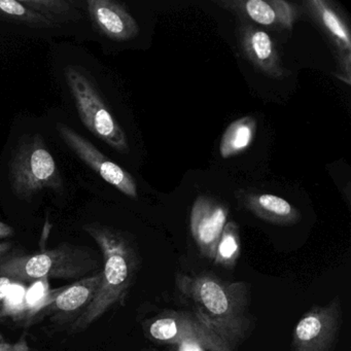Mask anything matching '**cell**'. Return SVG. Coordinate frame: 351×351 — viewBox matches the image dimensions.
Listing matches in <instances>:
<instances>
[{
  "instance_id": "obj_1",
  "label": "cell",
  "mask_w": 351,
  "mask_h": 351,
  "mask_svg": "<svg viewBox=\"0 0 351 351\" xmlns=\"http://www.w3.org/2000/svg\"><path fill=\"white\" fill-rule=\"evenodd\" d=\"M176 287L191 313L236 350L252 334L247 283L223 280L210 272L178 273Z\"/></svg>"
},
{
  "instance_id": "obj_2",
  "label": "cell",
  "mask_w": 351,
  "mask_h": 351,
  "mask_svg": "<svg viewBox=\"0 0 351 351\" xmlns=\"http://www.w3.org/2000/svg\"><path fill=\"white\" fill-rule=\"evenodd\" d=\"M83 229L101 252V281L90 305L71 324L75 334L89 328L116 306L124 305L141 264L136 246L124 232L100 223H87Z\"/></svg>"
},
{
  "instance_id": "obj_3",
  "label": "cell",
  "mask_w": 351,
  "mask_h": 351,
  "mask_svg": "<svg viewBox=\"0 0 351 351\" xmlns=\"http://www.w3.org/2000/svg\"><path fill=\"white\" fill-rule=\"evenodd\" d=\"M102 260L87 246L63 242L52 250L38 254L12 252L0 261V277L36 281L43 278L79 279L102 268Z\"/></svg>"
},
{
  "instance_id": "obj_4",
  "label": "cell",
  "mask_w": 351,
  "mask_h": 351,
  "mask_svg": "<svg viewBox=\"0 0 351 351\" xmlns=\"http://www.w3.org/2000/svg\"><path fill=\"white\" fill-rule=\"evenodd\" d=\"M9 169L13 192L22 200H30L46 189L62 190L58 164L40 135L21 139L12 156Z\"/></svg>"
},
{
  "instance_id": "obj_5",
  "label": "cell",
  "mask_w": 351,
  "mask_h": 351,
  "mask_svg": "<svg viewBox=\"0 0 351 351\" xmlns=\"http://www.w3.org/2000/svg\"><path fill=\"white\" fill-rule=\"evenodd\" d=\"M65 79L80 118L90 132L121 154L129 152L128 139L112 116L93 80L77 67L65 69Z\"/></svg>"
},
{
  "instance_id": "obj_6",
  "label": "cell",
  "mask_w": 351,
  "mask_h": 351,
  "mask_svg": "<svg viewBox=\"0 0 351 351\" xmlns=\"http://www.w3.org/2000/svg\"><path fill=\"white\" fill-rule=\"evenodd\" d=\"M143 328L145 336L158 343L188 342L206 351H237L191 312H164L145 322Z\"/></svg>"
},
{
  "instance_id": "obj_7",
  "label": "cell",
  "mask_w": 351,
  "mask_h": 351,
  "mask_svg": "<svg viewBox=\"0 0 351 351\" xmlns=\"http://www.w3.org/2000/svg\"><path fill=\"white\" fill-rule=\"evenodd\" d=\"M304 10L328 38L336 63L335 75L346 85L351 84V32L348 20L334 1L305 0Z\"/></svg>"
},
{
  "instance_id": "obj_8",
  "label": "cell",
  "mask_w": 351,
  "mask_h": 351,
  "mask_svg": "<svg viewBox=\"0 0 351 351\" xmlns=\"http://www.w3.org/2000/svg\"><path fill=\"white\" fill-rule=\"evenodd\" d=\"M342 324L338 297L324 306H313L306 312L293 332L291 351H332Z\"/></svg>"
},
{
  "instance_id": "obj_9",
  "label": "cell",
  "mask_w": 351,
  "mask_h": 351,
  "mask_svg": "<svg viewBox=\"0 0 351 351\" xmlns=\"http://www.w3.org/2000/svg\"><path fill=\"white\" fill-rule=\"evenodd\" d=\"M57 130L61 138L69 145V149L102 180L120 191L131 199H137V184L134 178L118 164L108 159L91 141L75 132L66 125H57Z\"/></svg>"
},
{
  "instance_id": "obj_10",
  "label": "cell",
  "mask_w": 351,
  "mask_h": 351,
  "mask_svg": "<svg viewBox=\"0 0 351 351\" xmlns=\"http://www.w3.org/2000/svg\"><path fill=\"white\" fill-rule=\"evenodd\" d=\"M219 7L243 21L272 30H291L301 15L295 3L285 0H217Z\"/></svg>"
},
{
  "instance_id": "obj_11",
  "label": "cell",
  "mask_w": 351,
  "mask_h": 351,
  "mask_svg": "<svg viewBox=\"0 0 351 351\" xmlns=\"http://www.w3.org/2000/svg\"><path fill=\"white\" fill-rule=\"evenodd\" d=\"M229 208L211 197L196 199L191 211L190 227L193 239L203 258L213 262L217 244L228 223Z\"/></svg>"
},
{
  "instance_id": "obj_12",
  "label": "cell",
  "mask_w": 351,
  "mask_h": 351,
  "mask_svg": "<svg viewBox=\"0 0 351 351\" xmlns=\"http://www.w3.org/2000/svg\"><path fill=\"white\" fill-rule=\"evenodd\" d=\"M238 46L246 60L260 73L272 79H283L289 71L283 67L276 45L262 28L242 21L236 32Z\"/></svg>"
},
{
  "instance_id": "obj_13",
  "label": "cell",
  "mask_w": 351,
  "mask_h": 351,
  "mask_svg": "<svg viewBox=\"0 0 351 351\" xmlns=\"http://www.w3.org/2000/svg\"><path fill=\"white\" fill-rule=\"evenodd\" d=\"M87 10L95 27L106 38L126 42L138 36V24L120 3L112 0H89Z\"/></svg>"
},
{
  "instance_id": "obj_14",
  "label": "cell",
  "mask_w": 351,
  "mask_h": 351,
  "mask_svg": "<svg viewBox=\"0 0 351 351\" xmlns=\"http://www.w3.org/2000/svg\"><path fill=\"white\" fill-rule=\"evenodd\" d=\"M101 281V270L61 287L52 303L44 310L58 318L77 319L95 297Z\"/></svg>"
},
{
  "instance_id": "obj_15",
  "label": "cell",
  "mask_w": 351,
  "mask_h": 351,
  "mask_svg": "<svg viewBox=\"0 0 351 351\" xmlns=\"http://www.w3.org/2000/svg\"><path fill=\"white\" fill-rule=\"evenodd\" d=\"M237 199L246 210L273 225H295L301 219L299 210L293 205L275 195L239 191Z\"/></svg>"
},
{
  "instance_id": "obj_16",
  "label": "cell",
  "mask_w": 351,
  "mask_h": 351,
  "mask_svg": "<svg viewBox=\"0 0 351 351\" xmlns=\"http://www.w3.org/2000/svg\"><path fill=\"white\" fill-rule=\"evenodd\" d=\"M256 132V122L252 117H243L234 121L221 137L219 145L221 157L229 159L245 152L254 143Z\"/></svg>"
},
{
  "instance_id": "obj_17",
  "label": "cell",
  "mask_w": 351,
  "mask_h": 351,
  "mask_svg": "<svg viewBox=\"0 0 351 351\" xmlns=\"http://www.w3.org/2000/svg\"><path fill=\"white\" fill-rule=\"evenodd\" d=\"M0 18L24 24L32 28L50 29L56 27V22L38 13L17 0H0Z\"/></svg>"
},
{
  "instance_id": "obj_18",
  "label": "cell",
  "mask_w": 351,
  "mask_h": 351,
  "mask_svg": "<svg viewBox=\"0 0 351 351\" xmlns=\"http://www.w3.org/2000/svg\"><path fill=\"white\" fill-rule=\"evenodd\" d=\"M241 254L239 227L234 221H228L217 244L215 263L225 269H234Z\"/></svg>"
},
{
  "instance_id": "obj_19",
  "label": "cell",
  "mask_w": 351,
  "mask_h": 351,
  "mask_svg": "<svg viewBox=\"0 0 351 351\" xmlns=\"http://www.w3.org/2000/svg\"><path fill=\"white\" fill-rule=\"evenodd\" d=\"M59 289H51L49 279L43 278L34 281L27 287L25 295V318L32 319L44 311L52 303Z\"/></svg>"
},
{
  "instance_id": "obj_20",
  "label": "cell",
  "mask_w": 351,
  "mask_h": 351,
  "mask_svg": "<svg viewBox=\"0 0 351 351\" xmlns=\"http://www.w3.org/2000/svg\"><path fill=\"white\" fill-rule=\"evenodd\" d=\"M27 287L17 280L0 305V319L5 317L25 318V295Z\"/></svg>"
},
{
  "instance_id": "obj_21",
  "label": "cell",
  "mask_w": 351,
  "mask_h": 351,
  "mask_svg": "<svg viewBox=\"0 0 351 351\" xmlns=\"http://www.w3.org/2000/svg\"><path fill=\"white\" fill-rule=\"evenodd\" d=\"M22 1L30 9L50 18L56 23L57 18L67 19L69 16L73 15L71 3L66 0H22Z\"/></svg>"
},
{
  "instance_id": "obj_22",
  "label": "cell",
  "mask_w": 351,
  "mask_h": 351,
  "mask_svg": "<svg viewBox=\"0 0 351 351\" xmlns=\"http://www.w3.org/2000/svg\"><path fill=\"white\" fill-rule=\"evenodd\" d=\"M15 279L10 278V277H0V305L5 301V297L9 293L10 289L16 282Z\"/></svg>"
},
{
  "instance_id": "obj_23",
  "label": "cell",
  "mask_w": 351,
  "mask_h": 351,
  "mask_svg": "<svg viewBox=\"0 0 351 351\" xmlns=\"http://www.w3.org/2000/svg\"><path fill=\"white\" fill-rule=\"evenodd\" d=\"M0 351H30L25 342L8 343L0 339Z\"/></svg>"
},
{
  "instance_id": "obj_24",
  "label": "cell",
  "mask_w": 351,
  "mask_h": 351,
  "mask_svg": "<svg viewBox=\"0 0 351 351\" xmlns=\"http://www.w3.org/2000/svg\"><path fill=\"white\" fill-rule=\"evenodd\" d=\"M14 234H15V230L13 229V227L0 221V240L13 237Z\"/></svg>"
},
{
  "instance_id": "obj_25",
  "label": "cell",
  "mask_w": 351,
  "mask_h": 351,
  "mask_svg": "<svg viewBox=\"0 0 351 351\" xmlns=\"http://www.w3.org/2000/svg\"><path fill=\"white\" fill-rule=\"evenodd\" d=\"M14 247V242L3 241L0 242V261L9 256Z\"/></svg>"
},
{
  "instance_id": "obj_26",
  "label": "cell",
  "mask_w": 351,
  "mask_h": 351,
  "mask_svg": "<svg viewBox=\"0 0 351 351\" xmlns=\"http://www.w3.org/2000/svg\"><path fill=\"white\" fill-rule=\"evenodd\" d=\"M176 345L178 346V351H206L203 347L193 343L184 342Z\"/></svg>"
}]
</instances>
